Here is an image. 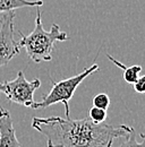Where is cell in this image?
Returning <instances> with one entry per match:
<instances>
[{
  "label": "cell",
  "mask_w": 145,
  "mask_h": 147,
  "mask_svg": "<svg viewBox=\"0 0 145 147\" xmlns=\"http://www.w3.org/2000/svg\"><path fill=\"white\" fill-rule=\"evenodd\" d=\"M134 90L140 94H145V75L141 76L136 79V82L133 84Z\"/></svg>",
  "instance_id": "12"
},
{
  "label": "cell",
  "mask_w": 145,
  "mask_h": 147,
  "mask_svg": "<svg viewBox=\"0 0 145 147\" xmlns=\"http://www.w3.org/2000/svg\"><path fill=\"white\" fill-rule=\"evenodd\" d=\"M42 0H0V14L14 11L23 7H41Z\"/></svg>",
  "instance_id": "7"
},
{
  "label": "cell",
  "mask_w": 145,
  "mask_h": 147,
  "mask_svg": "<svg viewBox=\"0 0 145 147\" xmlns=\"http://www.w3.org/2000/svg\"><path fill=\"white\" fill-rule=\"evenodd\" d=\"M117 147H145V139L142 143H138L136 140V136H135V130L134 128L130 130V132L128 134V136L125 137V140Z\"/></svg>",
  "instance_id": "10"
},
{
  "label": "cell",
  "mask_w": 145,
  "mask_h": 147,
  "mask_svg": "<svg viewBox=\"0 0 145 147\" xmlns=\"http://www.w3.org/2000/svg\"><path fill=\"white\" fill-rule=\"evenodd\" d=\"M41 86L40 79L28 82L24 71L19 70L13 80L0 83V94H3L10 102L24 107H31L34 103V92Z\"/></svg>",
  "instance_id": "4"
},
{
  "label": "cell",
  "mask_w": 145,
  "mask_h": 147,
  "mask_svg": "<svg viewBox=\"0 0 145 147\" xmlns=\"http://www.w3.org/2000/svg\"><path fill=\"white\" fill-rule=\"evenodd\" d=\"M15 10L3 13L0 17V68L19 53L20 47L15 40L14 30Z\"/></svg>",
  "instance_id": "5"
},
{
  "label": "cell",
  "mask_w": 145,
  "mask_h": 147,
  "mask_svg": "<svg viewBox=\"0 0 145 147\" xmlns=\"http://www.w3.org/2000/svg\"><path fill=\"white\" fill-rule=\"evenodd\" d=\"M32 127L47 139L48 147H111L117 138H125L131 127L95 123L90 118H33Z\"/></svg>",
  "instance_id": "1"
},
{
  "label": "cell",
  "mask_w": 145,
  "mask_h": 147,
  "mask_svg": "<svg viewBox=\"0 0 145 147\" xmlns=\"http://www.w3.org/2000/svg\"><path fill=\"white\" fill-rule=\"evenodd\" d=\"M99 65L94 63L91 67L84 69L83 71L76 76H72L69 78L62 79L60 82H54L52 80V88L50 92L45 94L43 98L40 102H34L30 108L32 109H45L48 107H51L57 103H62L65 107V114L66 117H70L69 114V101L72 100V95L77 87L82 84V82L89 77L91 74L99 71Z\"/></svg>",
  "instance_id": "3"
},
{
  "label": "cell",
  "mask_w": 145,
  "mask_h": 147,
  "mask_svg": "<svg viewBox=\"0 0 145 147\" xmlns=\"http://www.w3.org/2000/svg\"><path fill=\"white\" fill-rule=\"evenodd\" d=\"M89 118L95 123H102L107 119V110L93 107L92 109H90V117Z\"/></svg>",
  "instance_id": "9"
},
{
  "label": "cell",
  "mask_w": 145,
  "mask_h": 147,
  "mask_svg": "<svg viewBox=\"0 0 145 147\" xmlns=\"http://www.w3.org/2000/svg\"><path fill=\"white\" fill-rule=\"evenodd\" d=\"M20 40L18 42L20 48H24L27 55L35 63L42 61H50L52 59V52L54 50L56 42H65L68 40V35L60 30L57 24H52L50 31H45L41 20L40 7L36 9V19L34 30L28 34L24 35L18 31Z\"/></svg>",
  "instance_id": "2"
},
{
  "label": "cell",
  "mask_w": 145,
  "mask_h": 147,
  "mask_svg": "<svg viewBox=\"0 0 145 147\" xmlns=\"http://www.w3.org/2000/svg\"><path fill=\"white\" fill-rule=\"evenodd\" d=\"M107 57H108L109 60H110L111 62H113L115 65H117L119 68H121V69H123V78H124V80H125L126 83L133 85V84L136 82V79L140 77V74H141L142 69H143L141 66L135 65V66L127 67V66H125V65H123L121 62H119L118 60L113 59L110 55H108Z\"/></svg>",
  "instance_id": "8"
},
{
  "label": "cell",
  "mask_w": 145,
  "mask_h": 147,
  "mask_svg": "<svg viewBox=\"0 0 145 147\" xmlns=\"http://www.w3.org/2000/svg\"><path fill=\"white\" fill-rule=\"evenodd\" d=\"M0 147H22L8 110L0 108Z\"/></svg>",
  "instance_id": "6"
},
{
  "label": "cell",
  "mask_w": 145,
  "mask_h": 147,
  "mask_svg": "<svg viewBox=\"0 0 145 147\" xmlns=\"http://www.w3.org/2000/svg\"><path fill=\"white\" fill-rule=\"evenodd\" d=\"M93 105L96 108H101V109L107 110L110 105V98H109L108 94H106V93L96 94L93 97Z\"/></svg>",
  "instance_id": "11"
},
{
  "label": "cell",
  "mask_w": 145,
  "mask_h": 147,
  "mask_svg": "<svg viewBox=\"0 0 145 147\" xmlns=\"http://www.w3.org/2000/svg\"><path fill=\"white\" fill-rule=\"evenodd\" d=\"M140 136H141V138L145 139V134H142V132H141V135H140Z\"/></svg>",
  "instance_id": "13"
}]
</instances>
